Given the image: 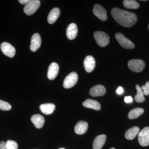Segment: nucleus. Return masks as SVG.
<instances>
[{"label":"nucleus","mask_w":149,"mask_h":149,"mask_svg":"<svg viewBox=\"0 0 149 149\" xmlns=\"http://www.w3.org/2000/svg\"><path fill=\"white\" fill-rule=\"evenodd\" d=\"M84 66L86 72L93 71L95 66V61L93 56H88L86 57L84 61Z\"/></svg>","instance_id":"f8f14e48"},{"label":"nucleus","mask_w":149,"mask_h":149,"mask_svg":"<svg viewBox=\"0 0 149 149\" xmlns=\"http://www.w3.org/2000/svg\"><path fill=\"white\" fill-rule=\"evenodd\" d=\"M124 101L127 103H129L132 102H133V100L131 96H127V97H125Z\"/></svg>","instance_id":"cd10ccee"},{"label":"nucleus","mask_w":149,"mask_h":149,"mask_svg":"<svg viewBox=\"0 0 149 149\" xmlns=\"http://www.w3.org/2000/svg\"><path fill=\"white\" fill-rule=\"evenodd\" d=\"M40 6V1L39 0H30V1L24 6V13L28 15H32L37 11Z\"/></svg>","instance_id":"39448f33"},{"label":"nucleus","mask_w":149,"mask_h":149,"mask_svg":"<svg viewBox=\"0 0 149 149\" xmlns=\"http://www.w3.org/2000/svg\"><path fill=\"white\" fill-rule=\"evenodd\" d=\"M58 149H65L64 148H59Z\"/></svg>","instance_id":"2f4dec72"},{"label":"nucleus","mask_w":149,"mask_h":149,"mask_svg":"<svg viewBox=\"0 0 149 149\" xmlns=\"http://www.w3.org/2000/svg\"><path fill=\"white\" fill-rule=\"evenodd\" d=\"M106 92L105 88L102 85H97L91 88L90 94L93 97L102 96Z\"/></svg>","instance_id":"ddd939ff"},{"label":"nucleus","mask_w":149,"mask_h":149,"mask_svg":"<svg viewBox=\"0 0 149 149\" xmlns=\"http://www.w3.org/2000/svg\"><path fill=\"white\" fill-rule=\"evenodd\" d=\"M42 40L40 35L38 33H35L32 35L31 40L30 49L32 52H35L41 46Z\"/></svg>","instance_id":"9d476101"},{"label":"nucleus","mask_w":149,"mask_h":149,"mask_svg":"<svg viewBox=\"0 0 149 149\" xmlns=\"http://www.w3.org/2000/svg\"><path fill=\"white\" fill-rule=\"evenodd\" d=\"M144 112V109L141 108H136L131 110L128 114V118L130 119H134L138 118Z\"/></svg>","instance_id":"4be33fe9"},{"label":"nucleus","mask_w":149,"mask_h":149,"mask_svg":"<svg viewBox=\"0 0 149 149\" xmlns=\"http://www.w3.org/2000/svg\"><path fill=\"white\" fill-rule=\"evenodd\" d=\"M59 68L56 63L53 62L50 65L48 68L47 77L50 80H54L57 76Z\"/></svg>","instance_id":"9b49d317"},{"label":"nucleus","mask_w":149,"mask_h":149,"mask_svg":"<svg viewBox=\"0 0 149 149\" xmlns=\"http://www.w3.org/2000/svg\"><path fill=\"white\" fill-rule=\"evenodd\" d=\"M78 75L76 72H73L68 74L65 78L63 86L66 89L73 87L77 83Z\"/></svg>","instance_id":"423d86ee"},{"label":"nucleus","mask_w":149,"mask_h":149,"mask_svg":"<svg viewBox=\"0 0 149 149\" xmlns=\"http://www.w3.org/2000/svg\"><path fill=\"white\" fill-rule=\"evenodd\" d=\"M1 49L3 53L9 57L13 58L15 55V48L8 42H4L2 43Z\"/></svg>","instance_id":"1a4fd4ad"},{"label":"nucleus","mask_w":149,"mask_h":149,"mask_svg":"<svg viewBox=\"0 0 149 149\" xmlns=\"http://www.w3.org/2000/svg\"><path fill=\"white\" fill-rule=\"evenodd\" d=\"M60 15V10L58 8H55L50 12L47 17V21L50 24H53L58 18Z\"/></svg>","instance_id":"a211bd4d"},{"label":"nucleus","mask_w":149,"mask_h":149,"mask_svg":"<svg viewBox=\"0 0 149 149\" xmlns=\"http://www.w3.org/2000/svg\"><path fill=\"white\" fill-rule=\"evenodd\" d=\"M148 29H149V25H148Z\"/></svg>","instance_id":"72a5a7b5"},{"label":"nucleus","mask_w":149,"mask_h":149,"mask_svg":"<svg viewBox=\"0 0 149 149\" xmlns=\"http://www.w3.org/2000/svg\"><path fill=\"white\" fill-rule=\"evenodd\" d=\"M123 92V88H122V87H119L118 88L117 90H116V93H117L118 94V95H120V94H122Z\"/></svg>","instance_id":"c756f323"},{"label":"nucleus","mask_w":149,"mask_h":149,"mask_svg":"<svg viewBox=\"0 0 149 149\" xmlns=\"http://www.w3.org/2000/svg\"><path fill=\"white\" fill-rule=\"evenodd\" d=\"M77 27L74 23H71L68 25L66 30V35L70 40H74L77 36Z\"/></svg>","instance_id":"4468645a"},{"label":"nucleus","mask_w":149,"mask_h":149,"mask_svg":"<svg viewBox=\"0 0 149 149\" xmlns=\"http://www.w3.org/2000/svg\"><path fill=\"white\" fill-rule=\"evenodd\" d=\"M94 37L96 42L100 47H106L109 43V36L105 32L96 31L94 33Z\"/></svg>","instance_id":"f03ea898"},{"label":"nucleus","mask_w":149,"mask_h":149,"mask_svg":"<svg viewBox=\"0 0 149 149\" xmlns=\"http://www.w3.org/2000/svg\"><path fill=\"white\" fill-rule=\"evenodd\" d=\"M83 106L88 108L98 111L101 109L100 104L98 102L94 100L91 99H88L83 102Z\"/></svg>","instance_id":"6ab92c4d"},{"label":"nucleus","mask_w":149,"mask_h":149,"mask_svg":"<svg viewBox=\"0 0 149 149\" xmlns=\"http://www.w3.org/2000/svg\"><path fill=\"white\" fill-rule=\"evenodd\" d=\"M0 149H8L6 143L4 141H1L0 143Z\"/></svg>","instance_id":"c85d7f7f"},{"label":"nucleus","mask_w":149,"mask_h":149,"mask_svg":"<svg viewBox=\"0 0 149 149\" xmlns=\"http://www.w3.org/2000/svg\"><path fill=\"white\" fill-rule=\"evenodd\" d=\"M6 144L8 149H18V145L15 141L8 140Z\"/></svg>","instance_id":"a878e982"},{"label":"nucleus","mask_w":149,"mask_h":149,"mask_svg":"<svg viewBox=\"0 0 149 149\" xmlns=\"http://www.w3.org/2000/svg\"><path fill=\"white\" fill-rule=\"evenodd\" d=\"M140 129L137 126H134L128 129L125 132V137L128 140H132L135 139L136 136L139 134Z\"/></svg>","instance_id":"412c9836"},{"label":"nucleus","mask_w":149,"mask_h":149,"mask_svg":"<svg viewBox=\"0 0 149 149\" xmlns=\"http://www.w3.org/2000/svg\"><path fill=\"white\" fill-rule=\"evenodd\" d=\"M111 14L116 21L123 27H132L137 21V15L135 13L117 8H113Z\"/></svg>","instance_id":"f257e3e1"},{"label":"nucleus","mask_w":149,"mask_h":149,"mask_svg":"<svg viewBox=\"0 0 149 149\" xmlns=\"http://www.w3.org/2000/svg\"><path fill=\"white\" fill-rule=\"evenodd\" d=\"M105 135H99L95 138L93 143V149H101L106 141Z\"/></svg>","instance_id":"2eb2a0df"},{"label":"nucleus","mask_w":149,"mask_h":149,"mask_svg":"<svg viewBox=\"0 0 149 149\" xmlns=\"http://www.w3.org/2000/svg\"><path fill=\"white\" fill-rule=\"evenodd\" d=\"M31 120L36 128H41L45 123V118L42 116L40 114H34L32 116Z\"/></svg>","instance_id":"f3484780"},{"label":"nucleus","mask_w":149,"mask_h":149,"mask_svg":"<svg viewBox=\"0 0 149 149\" xmlns=\"http://www.w3.org/2000/svg\"><path fill=\"white\" fill-rule=\"evenodd\" d=\"M55 105L54 104L52 103L42 104L40 107L41 111L44 114L46 115L52 114L54 110L55 109Z\"/></svg>","instance_id":"aec40b11"},{"label":"nucleus","mask_w":149,"mask_h":149,"mask_svg":"<svg viewBox=\"0 0 149 149\" xmlns=\"http://www.w3.org/2000/svg\"><path fill=\"white\" fill-rule=\"evenodd\" d=\"M128 68L133 72H140L143 70L146 64L141 59H132L128 62Z\"/></svg>","instance_id":"7ed1b4c3"},{"label":"nucleus","mask_w":149,"mask_h":149,"mask_svg":"<svg viewBox=\"0 0 149 149\" xmlns=\"http://www.w3.org/2000/svg\"><path fill=\"white\" fill-rule=\"evenodd\" d=\"M93 12L94 15L102 21H106L107 19L105 9L100 5H95L93 8Z\"/></svg>","instance_id":"6e6552de"},{"label":"nucleus","mask_w":149,"mask_h":149,"mask_svg":"<svg viewBox=\"0 0 149 149\" xmlns=\"http://www.w3.org/2000/svg\"><path fill=\"white\" fill-rule=\"evenodd\" d=\"M115 37L118 42L123 47L128 49L135 48L134 44L121 33H116L115 35Z\"/></svg>","instance_id":"20e7f679"},{"label":"nucleus","mask_w":149,"mask_h":149,"mask_svg":"<svg viewBox=\"0 0 149 149\" xmlns=\"http://www.w3.org/2000/svg\"><path fill=\"white\" fill-rule=\"evenodd\" d=\"M137 93L135 97V100L138 103H142L145 101V98L144 97V94L140 86L138 85H136V86Z\"/></svg>","instance_id":"b1692460"},{"label":"nucleus","mask_w":149,"mask_h":149,"mask_svg":"<svg viewBox=\"0 0 149 149\" xmlns=\"http://www.w3.org/2000/svg\"><path fill=\"white\" fill-rule=\"evenodd\" d=\"M139 144L143 147L148 146L149 145V127L144 128L138 135Z\"/></svg>","instance_id":"0eeeda50"},{"label":"nucleus","mask_w":149,"mask_h":149,"mask_svg":"<svg viewBox=\"0 0 149 149\" xmlns=\"http://www.w3.org/2000/svg\"><path fill=\"white\" fill-rule=\"evenodd\" d=\"M88 123L85 121H79L74 126V132L78 135H82L86 133L88 130Z\"/></svg>","instance_id":"dca6fc26"},{"label":"nucleus","mask_w":149,"mask_h":149,"mask_svg":"<svg viewBox=\"0 0 149 149\" xmlns=\"http://www.w3.org/2000/svg\"><path fill=\"white\" fill-rule=\"evenodd\" d=\"M123 3L124 6L126 8L136 9L140 7L139 2L134 0H124Z\"/></svg>","instance_id":"5701e85b"},{"label":"nucleus","mask_w":149,"mask_h":149,"mask_svg":"<svg viewBox=\"0 0 149 149\" xmlns=\"http://www.w3.org/2000/svg\"><path fill=\"white\" fill-rule=\"evenodd\" d=\"M11 108L10 104L0 100V109L3 111H9Z\"/></svg>","instance_id":"393cba45"},{"label":"nucleus","mask_w":149,"mask_h":149,"mask_svg":"<svg viewBox=\"0 0 149 149\" xmlns=\"http://www.w3.org/2000/svg\"><path fill=\"white\" fill-rule=\"evenodd\" d=\"M110 149H115L114 148H110Z\"/></svg>","instance_id":"473e14b6"},{"label":"nucleus","mask_w":149,"mask_h":149,"mask_svg":"<svg viewBox=\"0 0 149 149\" xmlns=\"http://www.w3.org/2000/svg\"><path fill=\"white\" fill-rule=\"evenodd\" d=\"M30 0H19V2L22 4L25 5L27 4L30 1Z\"/></svg>","instance_id":"7c9ffc66"},{"label":"nucleus","mask_w":149,"mask_h":149,"mask_svg":"<svg viewBox=\"0 0 149 149\" xmlns=\"http://www.w3.org/2000/svg\"><path fill=\"white\" fill-rule=\"evenodd\" d=\"M141 88L143 91L144 95H149V81L147 82L145 85L142 86Z\"/></svg>","instance_id":"bb28decb"}]
</instances>
